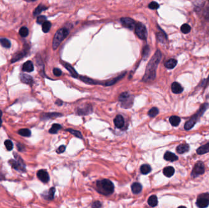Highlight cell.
I'll return each mask as SVG.
<instances>
[{"instance_id": "60d3db41", "label": "cell", "mask_w": 209, "mask_h": 208, "mask_svg": "<svg viewBox=\"0 0 209 208\" xmlns=\"http://www.w3.org/2000/svg\"><path fill=\"white\" fill-rule=\"evenodd\" d=\"M143 49V58L146 59L148 57V55L149 53V47L148 46H146Z\"/></svg>"}, {"instance_id": "5b68a950", "label": "cell", "mask_w": 209, "mask_h": 208, "mask_svg": "<svg viewBox=\"0 0 209 208\" xmlns=\"http://www.w3.org/2000/svg\"><path fill=\"white\" fill-rule=\"evenodd\" d=\"M135 33L137 36L142 40H145L147 37V31L146 26L141 23H138L135 28Z\"/></svg>"}, {"instance_id": "603a6c76", "label": "cell", "mask_w": 209, "mask_h": 208, "mask_svg": "<svg viewBox=\"0 0 209 208\" xmlns=\"http://www.w3.org/2000/svg\"><path fill=\"white\" fill-rule=\"evenodd\" d=\"M208 152H209V143L200 147L197 150V153L198 154H204Z\"/></svg>"}, {"instance_id": "7dc6e473", "label": "cell", "mask_w": 209, "mask_h": 208, "mask_svg": "<svg viewBox=\"0 0 209 208\" xmlns=\"http://www.w3.org/2000/svg\"><path fill=\"white\" fill-rule=\"evenodd\" d=\"M101 206V204L99 201H95L92 205V207H100Z\"/></svg>"}, {"instance_id": "74e56055", "label": "cell", "mask_w": 209, "mask_h": 208, "mask_svg": "<svg viewBox=\"0 0 209 208\" xmlns=\"http://www.w3.org/2000/svg\"><path fill=\"white\" fill-rule=\"evenodd\" d=\"M5 145L8 151H11L13 149V143L10 140H6L5 142Z\"/></svg>"}, {"instance_id": "d4e9b609", "label": "cell", "mask_w": 209, "mask_h": 208, "mask_svg": "<svg viewBox=\"0 0 209 208\" xmlns=\"http://www.w3.org/2000/svg\"><path fill=\"white\" fill-rule=\"evenodd\" d=\"M156 37H157L158 40L162 43H165L167 40L166 34L163 31H161L156 34Z\"/></svg>"}, {"instance_id": "d6a6232c", "label": "cell", "mask_w": 209, "mask_h": 208, "mask_svg": "<svg viewBox=\"0 0 209 208\" xmlns=\"http://www.w3.org/2000/svg\"><path fill=\"white\" fill-rule=\"evenodd\" d=\"M51 26V24L50 22L48 21H45L43 24H42V31L44 32H48Z\"/></svg>"}, {"instance_id": "4316f807", "label": "cell", "mask_w": 209, "mask_h": 208, "mask_svg": "<svg viewBox=\"0 0 209 208\" xmlns=\"http://www.w3.org/2000/svg\"><path fill=\"white\" fill-rule=\"evenodd\" d=\"M151 167L149 165L147 164H144L143 165H141V168H140V170L142 174L143 175H147L148 173H149L151 171Z\"/></svg>"}, {"instance_id": "6da1fadb", "label": "cell", "mask_w": 209, "mask_h": 208, "mask_svg": "<svg viewBox=\"0 0 209 208\" xmlns=\"http://www.w3.org/2000/svg\"><path fill=\"white\" fill-rule=\"evenodd\" d=\"M162 57V53L160 50L158 49L155 52V55L152 56L147 66L146 73L143 79V81L147 82L152 81L155 79L156 68H157V67L161 61Z\"/></svg>"}, {"instance_id": "484cf974", "label": "cell", "mask_w": 209, "mask_h": 208, "mask_svg": "<svg viewBox=\"0 0 209 208\" xmlns=\"http://www.w3.org/2000/svg\"><path fill=\"white\" fill-rule=\"evenodd\" d=\"M47 9V7H45L44 5L40 4V5H39V6L36 8V9L34 10V12H33V15H34V16H38V15H39L42 12L45 10Z\"/></svg>"}, {"instance_id": "836d02e7", "label": "cell", "mask_w": 209, "mask_h": 208, "mask_svg": "<svg viewBox=\"0 0 209 208\" xmlns=\"http://www.w3.org/2000/svg\"><path fill=\"white\" fill-rule=\"evenodd\" d=\"M19 34H20V35L23 37H27L29 34V30L26 27L23 26V27L20 28V29L19 31Z\"/></svg>"}, {"instance_id": "7a4b0ae2", "label": "cell", "mask_w": 209, "mask_h": 208, "mask_svg": "<svg viewBox=\"0 0 209 208\" xmlns=\"http://www.w3.org/2000/svg\"><path fill=\"white\" fill-rule=\"evenodd\" d=\"M97 191L103 195H108L113 193L114 186L113 183L108 180H102L97 182Z\"/></svg>"}, {"instance_id": "ac0fdd59", "label": "cell", "mask_w": 209, "mask_h": 208, "mask_svg": "<svg viewBox=\"0 0 209 208\" xmlns=\"http://www.w3.org/2000/svg\"><path fill=\"white\" fill-rule=\"evenodd\" d=\"M175 170L172 167H166L163 169V174L167 177H171L174 174Z\"/></svg>"}, {"instance_id": "cb8c5ba5", "label": "cell", "mask_w": 209, "mask_h": 208, "mask_svg": "<svg viewBox=\"0 0 209 208\" xmlns=\"http://www.w3.org/2000/svg\"><path fill=\"white\" fill-rule=\"evenodd\" d=\"M148 204L151 207H155L158 204V199L156 195L150 196L147 201Z\"/></svg>"}, {"instance_id": "1f68e13d", "label": "cell", "mask_w": 209, "mask_h": 208, "mask_svg": "<svg viewBox=\"0 0 209 208\" xmlns=\"http://www.w3.org/2000/svg\"><path fill=\"white\" fill-rule=\"evenodd\" d=\"M19 134L23 137H29L31 134V132L29 129H21L19 131Z\"/></svg>"}, {"instance_id": "d590c367", "label": "cell", "mask_w": 209, "mask_h": 208, "mask_svg": "<svg viewBox=\"0 0 209 208\" xmlns=\"http://www.w3.org/2000/svg\"><path fill=\"white\" fill-rule=\"evenodd\" d=\"M180 30L183 34H188L191 31V27L188 24H183V25H182Z\"/></svg>"}, {"instance_id": "2e32d148", "label": "cell", "mask_w": 209, "mask_h": 208, "mask_svg": "<svg viewBox=\"0 0 209 208\" xmlns=\"http://www.w3.org/2000/svg\"><path fill=\"white\" fill-rule=\"evenodd\" d=\"M22 69L24 72H31L34 70V65L31 61H28L24 63V64L23 65Z\"/></svg>"}, {"instance_id": "681fc988", "label": "cell", "mask_w": 209, "mask_h": 208, "mask_svg": "<svg viewBox=\"0 0 209 208\" xmlns=\"http://www.w3.org/2000/svg\"><path fill=\"white\" fill-rule=\"evenodd\" d=\"M31 1H36V0H31Z\"/></svg>"}, {"instance_id": "ffe728a7", "label": "cell", "mask_w": 209, "mask_h": 208, "mask_svg": "<svg viewBox=\"0 0 209 208\" xmlns=\"http://www.w3.org/2000/svg\"><path fill=\"white\" fill-rule=\"evenodd\" d=\"M189 149V147L188 144H181L177 147L176 150L178 153L183 154L188 151Z\"/></svg>"}, {"instance_id": "277c9868", "label": "cell", "mask_w": 209, "mask_h": 208, "mask_svg": "<svg viewBox=\"0 0 209 208\" xmlns=\"http://www.w3.org/2000/svg\"><path fill=\"white\" fill-rule=\"evenodd\" d=\"M68 34V31L65 28L58 30L54 36L53 40V48L56 49L62 42L67 37Z\"/></svg>"}, {"instance_id": "f6af8a7d", "label": "cell", "mask_w": 209, "mask_h": 208, "mask_svg": "<svg viewBox=\"0 0 209 208\" xmlns=\"http://www.w3.org/2000/svg\"><path fill=\"white\" fill-rule=\"evenodd\" d=\"M65 150V147L64 146V145H62V146H61V147H59V148H58V149L57 150V153H63L64 151Z\"/></svg>"}, {"instance_id": "f35d334b", "label": "cell", "mask_w": 209, "mask_h": 208, "mask_svg": "<svg viewBox=\"0 0 209 208\" xmlns=\"http://www.w3.org/2000/svg\"><path fill=\"white\" fill-rule=\"evenodd\" d=\"M47 19H46V17L45 16H43V15H41V16H39L38 17V19H37V23L38 24H40V25H42L45 21H46Z\"/></svg>"}, {"instance_id": "5bb4252c", "label": "cell", "mask_w": 209, "mask_h": 208, "mask_svg": "<svg viewBox=\"0 0 209 208\" xmlns=\"http://www.w3.org/2000/svg\"><path fill=\"white\" fill-rule=\"evenodd\" d=\"M164 159L168 161L174 162L178 159V157L175 154H174L169 151H167L164 155Z\"/></svg>"}, {"instance_id": "9c48e42d", "label": "cell", "mask_w": 209, "mask_h": 208, "mask_svg": "<svg viewBox=\"0 0 209 208\" xmlns=\"http://www.w3.org/2000/svg\"><path fill=\"white\" fill-rule=\"evenodd\" d=\"M120 22L124 27L129 29L130 30H133L136 26L135 22L132 19L129 18V17L122 18L120 19Z\"/></svg>"}, {"instance_id": "e0dca14e", "label": "cell", "mask_w": 209, "mask_h": 208, "mask_svg": "<svg viewBox=\"0 0 209 208\" xmlns=\"http://www.w3.org/2000/svg\"><path fill=\"white\" fill-rule=\"evenodd\" d=\"M20 80L23 83H25L27 84H31L33 82L32 78L31 76L26 74H24V73H22L20 75Z\"/></svg>"}, {"instance_id": "7bdbcfd3", "label": "cell", "mask_w": 209, "mask_h": 208, "mask_svg": "<svg viewBox=\"0 0 209 208\" xmlns=\"http://www.w3.org/2000/svg\"><path fill=\"white\" fill-rule=\"evenodd\" d=\"M53 74L56 76H60L62 75V72L59 68H54L53 69Z\"/></svg>"}, {"instance_id": "8fae6325", "label": "cell", "mask_w": 209, "mask_h": 208, "mask_svg": "<svg viewBox=\"0 0 209 208\" xmlns=\"http://www.w3.org/2000/svg\"><path fill=\"white\" fill-rule=\"evenodd\" d=\"M38 178L43 183H47L50 180V177L47 171L44 170H40L37 173Z\"/></svg>"}, {"instance_id": "7c38bea8", "label": "cell", "mask_w": 209, "mask_h": 208, "mask_svg": "<svg viewBox=\"0 0 209 208\" xmlns=\"http://www.w3.org/2000/svg\"><path fill=\"white\" fill-rule=\"evenodd\" d=\"M114 123L115 126L118 128H123L125 124V121L124 117L120 115H118L116 117V118L114 120Z\"/></svg>"}, {"instance_id": "ab89813d", "label": "cell", "mask_w": 209, "mask_h": 208, "mask_svg": "<svg viewBox=\"0 0 209 208\" xmlns=\"http://www.w3.org/2000/svg\"><path fill=\"white\" fill-rule=\"evenodd\" d=\"M149 7L150 9H157L159 7V4L156 2L153 1L149 4Z\"/></svg>"}, {"instance_id": "d6986e66", "label": "cell", "mask_w": 209, "mask_h": 208, "mask_svg": "<svg viewBox=\"0 0 209 208\" xmlns=\"http://www.w3.org/2000/svg\"><path fill=\"white\" fill-rule=\"evenodd\" d=\"M64 66L67 69V70L70 72V73L71 74V75L74 77V78H77L78 76V73H77V72L75 70V69L73 68V67H72L71 65L67 64V63H63Z\"/></svg>"}, {"instance_id": "83f0119b", "label": "cell", "mask_w": 209, "mask_h": 208, "mask_svg": "<svg viewBox=\"0 0 209 208\" xmlns=\"http://www.w3.org/2000/svg\"><path fill=\"white\" fill-rule=\"evenodd\" d=\"M26 55V52L25 51H22V52H20V53H17L15 55V56H14V58L12 59L11 62H15L17 61L20 60L22 58H23Z\"/></svg>"}, {"instance_id": "f546056e", "label": "cell", "mask_w": 209, "mask_h": 208, "mask_svg": "<svg viewBox=\"0 0 209 208\" xmlns=\"http://www.w3.org/2000/svg\"><path fill=\"white\" fill-rule=\"evenodd\" d=\"M61 128L62 126L59 124H53L49 130V132L51 134H56L60 129H61Z\"/></svg>"}, {"instance_id": "ba28073f", "label": "cell", "mask_w": 209, "mask_h": 208, "mask_svg": "<svg viewBox=\"0 0 209 208\" xmlns=\"http://www.w3.org/2000/svg\"><path fill=\"white\" fill-rule=\"evenodd\" d=\"M130 95H129V94L128 92H124L120 95L119 100L123 104V106H124L123 107H124L125 108H128L129 107H131L132 105V104L130 103V102L133 103V100L130 101Z\"/></svg>"}, {"instance_id": "f1b7e54d", "label": "cell", "mask_w": 209, "mask_h": 208, "mask_svg": "<svg viewBox=\"0 0 209 208\" xmlns=\"http://www.w3.org/2000/svg\"><path fill=\"white\" fill-rule=\"evenodd\" d=\"M55 193V189L54 187L51 188L48 192V194L44 197L45 199L49 200H53L54 198Z\"/></svg>"}, {"instance_id": "44dd1931", "label": "cell", "mask_w": 209, "mask_h": 208, "mask_svg": "<svg viewBox=\"0 0 209 208\" xmlns=\"http://www.w3.org/2000/svg\"><path fill=\"white\" fill-rule=\"evenodd\" d=\"M177 64V60L174 59H170L165 62V66L166 67V68L168 69H172L176 66Z\"/></svg>"}, {"instance_id": "bcb514c9", "label": "cell", "mask_w": 209, "mask_h": 208, "mask_svg": "<svg viewBox=\"0 0 209 208\" xmlns=\"http://www.w3.org/2000/svg\"><path fill=\"white\" fill-rule=\"evenodd\" d=\"M17 147L19 151H23L25 150V147L21 144H17Z\"/></svg>"}, {"instance_id": "4fadbf2b", "label": "cell", "mask_w": 209, "mask_h": 208, "mask_svg": "<svg viewBox=\"0 0 209 208\" xmlns=\"http://www.w3.org/2000/svg\"><path fill=\"white\" fill-rule=\"evenodd\" d=\"M171 90L174 94H179L183 92V88L179 83L174 82L171 85Z\"/></svg>"}, {"instance_id": "b9f144b4", "label": "cell", "mask_w": 209, "mask_h": 208, "mask_svg": "<svg viewBox=\"0 0 209 208\" xmlns=\"http://www.w3.org/2000/svg\"><path fill=\"white\" fill-rule=\"evenodd\" d=\"M58 116H60L59 114H57V113H50V114H45V115H44V117L45 118H51V117H58Z\"/></svg>"}, {"instance_id": "ee69618b", "label": "cell", "mask_w": 209, "mask_h": 208, "mask_svg": "<svg viewBox=\"0 0 209 208\" xmlns=\"http://www.w3.org/2000/svg\"><path fill=\"white\" fill-rule=\"evenodd\" d=\"M204 16L207 20L209 21V6L207 7L204 12Z\"/></svg>"}, {"instance_id": "9a60e30c", "label": "cell", "mask_w": 209, "mask_h": 208, "mask_svg": "<svg viewBox=\"0 0 209 208\" xmlns=\"http://www.w3.org/2000/svg\"><path fill=\"white\" fill-rule=\"evenodd\" d=\"M142 186L139 183H135L132 185V191L134 194H138L141 192Z\"/></svg>"}, {"instance_id": "30bf717a", "label": "cell", "mask_w": 209, "mask_h": 208, "mask_svg": "<svg viewBox=\"0 0 209 208\" xmlns=\"http://www.w3.org/2000/svg\"><path fill=\"white\" fill-rule=\"evenodd\" d=\"M12 166V167L17 170H20L24 171L25 170V164H23V161L22 159L20 160H17V161H14V160H11L9 162Z\"/></svg>"}, {"instance_id": "8d00e7d4", "label": "cell", "mask_w": 209, "mask_h": 208, "mask_svg": "<svg viewBox=\"0 0 209 208\" xmlns=\"http://www.w3.org/2000/svg\"><path fill=\"white\" fill-rule=\"evenodd\" d=\"M67 131H68L71 132V134H74L75 136L78 137V138H82V135H81V133L78 131H77V130H74V129H68L66 130Z\"/></svg>"}, {"instance_id": "7402d4cb", "label": "cell", "mask_w": 209, "mask_h": 208, "mask_svg": "<svg viewBox=\"0 0 209 208\" xmlns=\"http://www.w3.org/2000/svg\"><path fill=\"white\" fill-rule=\"evenodd\" d=\"M169 122L173 126H177L180 123V118L177 116L173 115L169 118Z\"/></svg>"}, {"instance_id": "3957f363", "label": "cell", "mask_w": 209, "mask_h": 208, "mask_svg": "<svg viewBox=\"0 0 209 208\" xmlns=\"http://www.w3.org/2000/svg\"><path fill=\"white\" fill-rule=\"evenodd\" d=\"M208 106L209 105L208 103H204V105H202L199 110L195 115H193V116H192V117H191L188 122L185 123L184 126L185 129L188 131L192 128L195 125V123L197 122V121L201 118V117L203 115V114L208 108Z\"/></svg>"}, {"instance_id": "52a82bcc", "label": "cell", "mask_w": 209, "mask_h": 208, "mask_svg": "<svg viewBox=\"0 0 209 208\" xmlns=\"http://www.w3.org/2000/svg\"><path fill=\"white\" fill-rule=\"evenodd\" d=\"M196 205L199 207L204 208L209 205V194H203L199 195L197 199Z\"/></svg>"}, {"instance_id": "4dcf8cb0", "label": "cell", "mask_w": 209, "mask_h": 208, "mask_svg": "<svg viewBox=\"0 0 209 208\" xmlns=\"http://www.w3.org/2000/svg\"><path fill=\"white\" fill-rule=\"evenodd\" d=\"M0 43H1L2 45L6 48H9L11 46V42L7 39H5V38H2V39H0Z\"/></svg>"}, {"instance_id": "e575fe53", "label": "cell", "mask_w": 209, "mask_h": 208, "mask_svg": "<svg viewBox=\"0 0 209 208\" xmlns=\"http://www.w3.org/2000/svg\"><path fill=\"white\" fill-rule=\"evenodd\" d=\"M159 109L156 108H152V109H150L148 112V115L149 117H154L156 115H157V114H159Z\"/></svg>"}, {"instance_id": "c3c4849f", "label": "cell", "mask_w": 209, "mask_h": 208, "mask_svg": "<svg viewBox=\"0 0 209 208\" xmlns=\"http://www.w3.org/2000/svg\"><path fill=\"white\" fill-rule=\"evenodd\" d=\"M2 115H3L2 111L0 110V127L2 126Z\"/></svg>"}, {"instance_id": "8992f818", "label": "cell", "mask_w": 209, "mask_h": 208, "mask_svg": "<svg viewBox=\"0 0 209 208\" xmlns=\"http://www.w3.org/2000/svg\"><path fill=\"white\" fill-rule=\"evenodd\" d=\"M204 172H205L204 164L202 162L199 161L195 164L193 168V170L192 171V173H191V176H192L193 178H195L200 175L204 174Z\"/></svg>"}]
</instances>
